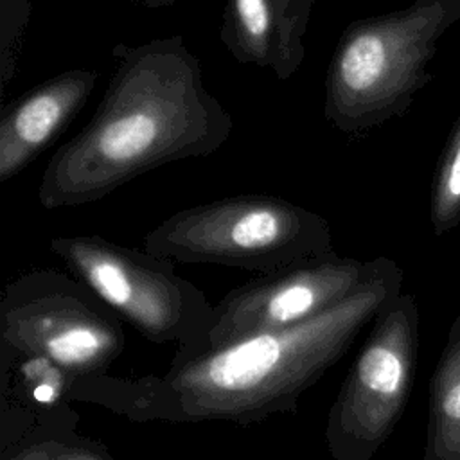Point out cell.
Here are the masks:
<instances>
[{
	"mask_svg": "<svg viewBox=\"0 0 460 460\" xmlns=\"http://www.w3.org/2000/svg\"><path fill=\"white\" fill-rule=\"evenodd\" d=\"M144 250L262 275L329 255L334 246L323 216L279 196L239 194L171 214L144 235Z\"/></svg>",
	"mask_w": 460,
	"mask_h": 460,
	"instance_id": "cell-4",
	"label": "cell"
},
{
	"mask_svg": "<svg viewBox=\"0 0 460 460\" xmlns=\"http://www.w3.org/2000/svg\"><path fill=\"white\" fill-rule=\"evenodd\" d=\"M417 350V300L401 293L374 318L329 410L325 444L334 460H370L388 440L411 394Z\"/></svg>",
	"mask_w": 460,
	"mask_h": 460,
	"instance_id": "cell-7",
	"label": "cell"
},
{
	"mask_svg": "<svg viewBox=\"0 0 460 460\" xmlns=\"http://www.w3.org/2000/svg\"><path fill=\"white\" fill-rule=\"evenodd\" d=\"M49 248L147 341L176 345L172 358L203 345L214 305L201 288L176 273L174 261L102 235L52 237Z\"/></svg>",
	"mask_w": 460,
	"mask_h": 460,
	"instance_id": "cell-5",
	"label": "cell"
},
{
	"mask_svg": "<svg viewBox=\"0 0 460 460\" xmlns=\"http://www.w3.org/2000/svg\"><path fill=\"white\" fill-rule=\"evenodd\" d=\"M377 264L379 257L359 261L332 252L257 275L214 305L210 327L196 352L311 320L358 291Z\"/></svg>",
	"mask_w": 460,
	"mask_h": 460,
	"instance_id": "cell-8",
	"label": "cell"
},
{
	"mask_svg": "<svg viewBox=\"0 0 460 460\" xmlns=\"http://www.w3.org/2000/svg\"><path fill=\"white\" fill-rule=\"evenodd\" d=\"M99 79L97 70H65L2 108L0 183L32 164L75 119Z\"/></svg>",
	"mask_w": 460,
	"mask_h": 460,
	"instance_id": "cell-9",
	"label": "cell"
},
{
	"mask_svg": "<svg viewBox=\"0 0 460 460\" xmlns=\"http://www.w3.org/2000/svg\"><path fill=\"white\" fill-rule=\"evenodd\" d=\"M429 219L433 234L438 237L460 225V113L435 169Z\"/></svg>",
	"mask_w": 460,
	"mask_h": 460,
	"instance_id": "cell-14",
	"label": "cell"
},
{
	"mask_svg": "<svg viewBox=\"0 0 460 460\" xmlns=\"http://www.w3.org/2000/svg\"><path fill=\"white\" fill-rule=\"evenodd\" d=\"M122 318L77 277L31 270L0 296V343L41 354L72 376L104 374L126 347Z\"/></svg>",
	"mask_w": 460,
	"mask_h": 460,
	"instance_id": "cell-6",
	"label": "cell"
},
{
	"mask_svg": "<svg viewBox=\"0 0 460 460\" xmlns=\"http://www.w3.org/2000/svg\"><path fill=\"white\" fill-rule=\"evenodd\" d=\"M318 0H226L219 38L241 65L289 79L305 58L304 38Z\"/></svg>",
	"mask_w": 460,
	"mask_h": 460,
	"instance_id": "cell-10",
	"label": "cell"
},
{
	"mask_svg": "<svg viewBox=\"0 0 460 460\" xmlns=\"http://www.w3.org/2000/svg\"><path fill=\"white\" fill-rule=\"evenodd\" d=\"M424 460H460V313L429 381Z\"/></svg>",
	"mask_w": 460,
	"mask_h": 460,
	"instance_id": "cell-12",
	"label": "cell"
},
{
	"mask_svg": "<svg viewBox=\"0 0 460 460\" xmlns=\"http://www.w3.org/2000/svg\"><path fill=\"white\" fill-rule=\"evenodd\" d=\"M404 273L379 257L370 279L350 296L302 323L172 358L162 374L75 377L70 399L92 402L135 422L253 424L296 413L314 386L352 347L367 323L402 293Z\"/></svg>",
	"mask_w": 460,
	"mask_h": 460,
	"instance_id": "cell-1",
	"label": "cell"
},
{
	"mask_svg": "<svg viewBox=\"0 0 460 460\" xmlns=\"http://www.w3.org/2000/svg\"><path fill=\"white\" fill-rule=\"evenodd\" d=\"M74 381L50 358L0 343V453L40 420L68 408Z\"/></svg>",
	"mask_w": 460,
	"mask_h": 460,
	"instance_id": "cell-11",
	"label": "cell"
},
{
	"mask_svg": "<svg viewBox=\"0 0 460 460\" xmlns=\"http://www.w3.org/2000/svg\"><path fill=\"white\" fill-rule=\"evenodd\" d=\"M458 22L460 0H413L349 23L327 66L325 120L347 137H363L401 117L433 79L438 41Z\"/></svg>",
	"mask_w": 460,
	"mask_h": 460,
	"instance_id": "cell-3",
	"label": "cell"
},
{
	"mask_svg": "<svg viewBox=\"0 0 460 460\" xmlns=\"http://www.w3.org/2000/svg\"><path fill=\"white\" fill-rule=\"evenodd\" d=\"M137 2L149 9H165V7H171L176 0H137Z\"/></svg>",
	"mask_w": 460,
	"mask_h": 460,
	"instance_id": "cell-15",
	"label": "cell"
},
{
	"mask_svg": "<svg viewBox=\"0 0 460 460\" xmlns=\"http://www.w3.org/2000/svg\"><path fill=\"white\" fill-rule=\"evenodd\" d=\"M111 54L115 68L92 119L41 174L43 208L93 203L156 167L210 156L234 131L181 36L119 43Z\"/></svg>",
	"mask_w": 460,
	"mask_h": 460,
	"instance_id": "cell-2",
	"label": "cell"
},
{
	"mask_svg": "<svg viewBox=\"0 0 460 460\" xmlns=\"http://www.w3.org/2000/svg\"><path fill=\"white\" fill-rule=\"evenodd\" d=\"M79 415L72 406L40 420L0 453L2 460H113L108 447L75 431Z\"/></svg>",
	"mask_w": 460,
	"mask_h": 460,
	"instance_id": "cell-13",
	"label": "cell"
}]
</instances>
